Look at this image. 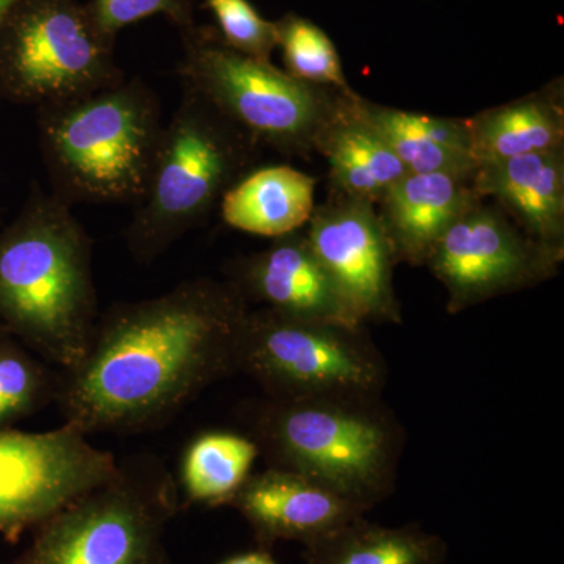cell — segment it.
<instances>
[{
  "mask_svg": "<svg viewBox=\"0 0 564 564\" xmlns=\"http://www.w3.org/2000/svg\"><path fill=\"white\" fill-rule=\"evenodd\" d=\"M250 310L231 281L203 276L111 304L80 361L58 373L63 423L87 436L166 425L210 384L239 373Z\"/></svg>",
  "mask_w": 564,
  "mask_h": 564,
  "instance_id": "6da1fadb",
  "label": "cell"
},
{
  "mask_svg": "<svg viewBox=\"0 0 564 564\" xmlns=\"http://www.w3.org/2000/svg\"><path fill=\"white\" fill-rule=\"evenodd\" d=\"M69 204L33 187L0 231V333L44 361H80L99 318L93 242Z\"/></svg>",
  "mask_w": 564,
  "mask_h": 564,
  "instance_id": "7a4b0ae2",
  "label": "cell"
},
{
  "mask_svg": "<svg viewBox=\"0 0 564 564\" xmlns=\"http://www.w3.org/2000/svg\"><path fill=\"white\" fill-rule=\"evenodd\" d=\"M267 467L302 474L362 510L395 491L406 432L383 397L263 399L247 410Z\"/></svg>",
  "mask_w": 564,
  "mask_h": 564,
  "instance_id": "3957f363",
  "label": "cell"
},
{
  "mask_svg": "<svg viewBox=\"0 0 564 564\" xmlns=\"http://www.w3.org/2000/svg\"><path fill=\"white\" fill-rule=\"evenodd\" d=\"M161 99L140 77L36 110L51 193L74 206L143 199L161 147Z\"/></svg>",
  "mask_w": 564,
  "mask_h": 564,
  "instance_id": "277c9868",
  "label": "cell"
},
{
  "mask_svg": "<svg viewBox=\"0 0 564 564\" xmlns=\"http://www.w3.org/2000/svg\"><path fill=\"white\" fill-rule=\"evenodd\" d=\"M258 151L247 133L182 88L148 191L122 232L129 254L148 265L202 226L226 191L250 172Z\"/></svg>",
  "mask_w": 564,
  "mask_h": 564,
  "instance_id": "5b68a950",
  "label": "cell"
},
{
  "mask_svg": "<svg viewBox=\"0 0 564 564\" xmlns=\"http://www.w3.org/2000/svg\"><path fill=\"white\" fill-rule=\"evenodd\" d=\"M181 33L182 88L209 102L259 148L285 155L313 154L323 133L358 96L295 79L273 63L231 50L209 25Z\"/></svg>",
  "mask_w": 564,
  "mask_h": 564,
  "instance_id": "8992f818",
  "label": "cell"
},
{
  "mask_svg": "<svg viewBox=\"0 0 564 564\" xmlns=\"http://www.w3.org/2000/svg\"><path fill=\"white\" fill-rule=\"evenodd\" d=\"M180 508L166 464L152 454L129 456L106 484L36 527L13 564H173L163 538Z\"/></svg>",
  "mask_w": 564,
  "mask_h": 564,
  "instance_id": "52a82bcc",
  "label": "cell"
},
{
  "mask_svg": "<svg viewBox=\"0 0 564 564\" xmlns=\"http://www.w3.org/2000/svg\"><path fill=\"white\" fill-rule=\"evenodd\" d=\"M239 373L267 399L383 397L389 369L366 325L289 317L259 307L248 313Z\"/></svg>",
  "mask_w": 564,
  "mask_h": 564,
  "instance_id": "ba28073f",
  "label": "cell"
},
{
  "mask_svg": "<svg viewBox=\"0 0 564 564\" xmlns=\"http://www.w3.org/2000/svg\"><path fill=\"white\" fill-rule=\"evenodd\" d=\"M80 0H20L0 28V102L54 106L126 80Z\"/></svg>",
  "mask_w": 564,
  "mask_h": 564,
  "instance_id": "9c48e42d",
  "label": "cell"
},
{
  "mask_svg": "<svg viewBox=\"0 0 564 564\" xmlns=\"http://www.w3.org/2000/svg\"><path fill=\"white\" fill-rule=\"evenodd\" d=\"M63 423L44 433L0 430V534L10 544L106 484L118 459Z\"/></svg>",
  "mask_w": 564,
  "mask_h": 564,
  "instance_id": "30bf717a",
  "label": "cell"
},
{
  "mask_svg": "<svg viewBox=\"0 0 564 564\" xmlns=\"http://www.w3.org/2000/svg\"><path fill=\"white\" fill-rule=\"evenodd\" d=\"M563 261L480 198L448 226L425 265L447 291L448 313L459 314L551 280Z\"/></svg>",
  "mask_w": 564,
  "mask_h": 564,
  "instance_id": "8fae6325",
  "label": "cell"
},
{
  "mask_svg": "<svg viewBox=\"0 0 564 564\" xmlns=\"http://www.w3.org/2000/svg\"><path fill=\"white\" fill-rule=\"evenodd\" d=\"M304 234L359 322L402 325L397 263L373 204L332 192L314 207Z\"/></svg>",
  "mask_w": 564,
  "mask_h": 564,
  "instance_id": "7c38bea8",
  "label": "cell"
},
{
  "mask_svg": "<svg viewBox=\"0 0 564 564\" xmlns=\"http://www.w3.org/2000/svg\"><path fill=\"white\" fill-rule=\"evenodd\" d=\"M228 281L248 303L262 304L289 317L364 325L345 303L302 231L278 237L265 250L229 263Z\"/></svg>",
  "mask_w": 564,
  "mask_h": 564,
  "instance_id": "4fadbf2b",
  "label": "cell"
},
{
  "mask_svg": "<svg viewBox=\"0 0 564 564\" xmlns=\"http://www.w3.org/2000/svg\"><path fill=\"white\" fill-rule=\"evenodd\" d=\"M226 507L243 516L267 551L278 541L307 547L367 513L317 481L278 467L251 474Z\"/></svg>",
  "mask_w": 564,
  "mask_h": 564,
  "instance_id": "5bb4252c",
  "label": "cell"
},
{
  "mask_svg": "<svg viewBox=\"0 0 564 564\" xmlns=\"http://www.w3.org/2000/svg\"><path fill=\"white\" fill-rule=\"evenodd\" d=\"M474 188L533 242L564 256V148L481 163Z\"/></svg>",
  "mask_w": 564,
  "mask_h": 564,
  "instance_id": "9a60e30c",
  "label": "cell"
},
{
  "mask_svg": "<svg viewBox=\"0 0 564 564\" xmlns=\"http://www.w3.org/2000/svg\"><path fill=\"white\" fill-rule=\"evenodd\" d=\"M480 198L474 176L404 174L375 206L393 261L425 265L448 226Z\"/></svg>",
  "mask_w": 564,
  "mask_h": 564,
  "instance_id": "2e32d148",
  "label": "cell"
},
{
  "mask_svg": "<svg viewBox=\"0 0 564 564\" xmlns=\"http://www.w3.org/2000/svg\"><path fill=\"white\" fill-rule=\"evenodd\" d=\"M470 152L478 165L564 148L562 79L513 102L467 120Z\"/></svg>",
  "mask_w": 564,
  "mask_h": 564,
  "instance_id": "e0dca14e",
  "label": "cell"
},
{
  "mask_svg": "<svg viewBox=\"0 0 564 564\" xmlns=\"http://www.w3.org/2000/svg\"><path fill=\"white\" fill-rule=\"evenodd\" d=\"M359 113L380 133L410 173L474 176L470 132L462 118L429 117L359 98Z\"/></svg>",
  "mask_w": 564,
  "mask_h": 564,
  "instance_id": "ac0fdd59",
  "label": "cell"
},
{
  "mask_svg": "<svg viewBox=\"0 0 564 564\" xmlns=\"http://www.w3.org/2000/svg\"><path fill=\"white\" fill-rule=\"evenodd\" d=\"M315 180L292 166H265L240 177L223 195L226 225L254 236L278 237L300 231L310 221Z\"/></svg>",
  "mask_w": 564,
  "mask_h": 564,
  "instance_id": "d6986e66",
  "label": "cell"
},
{
  "mask_svg": "<svg viewBox=\"0 0 564 564\" xmlns=\"http://www.w3.org/2000/svg\"><path fill=\"white\" fill-rule=\"evenodd\" d=\"M356 96L318 141V154L328 161L332 192L373 204L408 173L383 137L359 113Z\"/></svg>",
  "mask_w": 564,
  "mask_h": 564,
  "instance_id": "ffe728a7",
  "label": "cell"
},
{
  "mask_svg": "<svg viewBox=\"0 0 564 564\" xmlns=\"http://www.w3.org/2000/svg\"><path fill=\"white\" fill-rule=\"evenodd\" d=\"M448 545L421 525L384 527L352 519L307 545L306 564H445Z\"/></svg>",
  "mask_w": 564,
  "mask_h": 564,
  "instance_id": "44dd1931",
  "label": "cell"
},
{
  "mask_svg": "<svg viewBox=\"0 0 564 564\" xmlns=\"http://www.w3.org/2000/svg\"><path fill=\"white\" fill-rule=\"evenodd\" d=\"M261 456L251 436L231 432L199 434L185 448L180 484L188 503L228 505Z\"/></svg>",
  "mask_w": 564,
  "mask_h": 564,
  "instance_id": "7402d4cb",
  "label": "cell"
},
{
  "mask_svg": "<svg viewBox=\"0 0 564 564\" xmlns=\"http://www.w3.org/2000/svg\"><path fill=\"white\" fill-rule=\"evenodd\" d=\"M274 28L285 73L307 84L356 95L345 77L339 52L317 24L300 14L288 13L274 21Z\"/></svg>",
  "mask_w": 564,
  "mask_h": 564,
  "instance_id": "603a6c76",
  "label": "cell"
},
{
  "mask_svg": "<svg viewBox=\"0 0 564 564\" xmlns=\"http://www.w3.org/2000/svg\"><path fill=\"white\" fill-rule=\"evenodd\" d=\"M57 377L9 334L0 333V430L54 402Z\"/></svg>",
  "mask_w": 564,
  "mask_h": 564,
  "instance_id": "cb8c5ba5",
  "label": "cell"
},
{
  "mask_svg": "<svg viewBox=\"0 0 564 564\" xmlns=\"http://www.w3.org/2000/svg\"><path fill=\"white\" fill-rule=\"evenodd\" d=\"M231 50L254 61L272 63L278 47L274 22L265 20L250 0H202Z\"/></svg>",
  "mask_w": 564,
  "mask_h": 564,
  "instance_id": "d4e9b609",
  "label": "cell"
},
{
  "mask_svg": "<svg viewBox=\"0 0 564 564\" xmlns=\"http://www.w3.org/2000/svg\"><path fill=\"white\" fill-rule=\"evenodd\" d=\"M87 7L98 31L115 43L122 29L151 17L166 18L180 32L195 25V0H90Z\"/></svg>",
  "mask_w": 564,
  "mask_h": 564,
  "instance_id": "484cf974",
  "label": "cell"
},
{
  "mask_svg": "<svg viewBox=\"0 0 564 564\" xmlns=\"http://www.w3.org/2000/svg\"><path fill=\"white\" fill-rule=\"evenodd\" d=\"M221 564H278L274 562L272 554L267 549H256V551L245 552L232 556V558L226 560Z\"/></svg>",
  "mask_w": 564,
  "mask_h": 564,
  "instance_id": "4316f807",
  "label": "cell"
},
{
  "mask_svg": "<svg viewBox=\"0 0 564 564\" xmlns=\"http://www.w3.org/2000/svg\"><path fill=\"white\" fill-rule=\"evenodd\" d=\"M18 2L20 0H0V28H2L3 21H6V18L9 17L10 11L13 10Z\"/></svg>",
  "mask_w": 564,
  "mask_h": 564,
  "instance_id": "83f0119b",
  "label": "cell"
}]
</instances>
